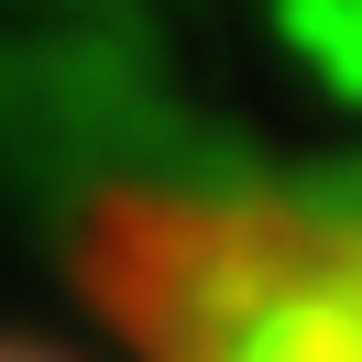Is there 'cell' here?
<instances>
[{
	"label": "cell",
	"mask_w": 362,
	"mask_h": 362,
	"mask_svg": "<svg viewBox=\"0 0 362 362\" xmlns=\"http://www.w3.org/2000/svg\"><path fill=\"white\" fill-rule=\"evenodd\" d=\"M88 296L110 362H362V187H121Z\"/></svg>",
	"instance_id": "6da1fadb"
},
{
	"label": "cell",
	"mask_w": 362,
	"mask_h": 362,
	"mask_svg": "<svg viewBox=\"0 0 362 362\" xmlns=\"http://www.w3.org/2000/svg\"><path fill=\"white\" fill-rule=\"evenodd\" d=\"M0 362H88V351H66V340H11V329H0Z\"/></svg>",
	"instance_id": "7a4b0ae2"
}]
</instances>
